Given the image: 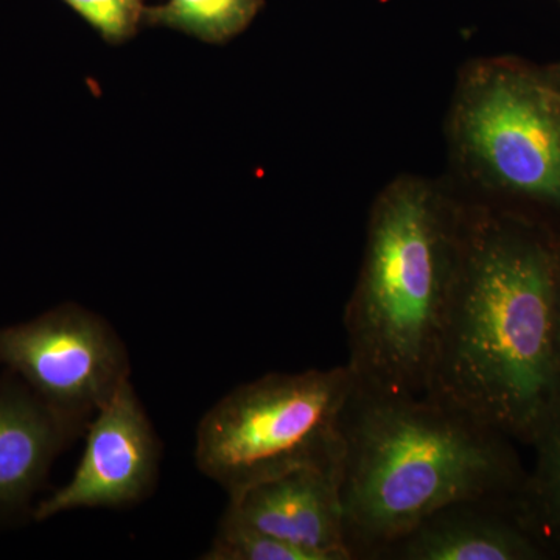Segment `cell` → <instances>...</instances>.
Returning <instances> with one entry per match:
<instances>
[{
    "instance_id": "8",
    "label": "cell",
    "mask_w": 560,
    "mask_h": 560,
    "mask_svg": "<svg viewBox=\"0 0 560 560\" xmlns=\"http://www.w3.org/2000/svg\"><path fill=\"white\" fill-rule=\"evenodd\" d=\"M315 560H353L346 541L341 467H307L230 499L228 511Z\"/></svg>"
},
{
    "instance_id": "12",
    "label": "cell",
    "mask_w": 560,
    "mask_h": 560,
    "mask_svg": "<svg viewBox=\"0 0 560 560\" xmlns=\"http://www.w3.org/2000/svg\"><path fill=\"white\" fill-rule=\"evenodd\" d=\"M261 7L264 0H167L162 5L145 7L143 20L208 43H224L245 31Z\"/></svg>"
},
{
    "instance_id": "17",
    "label": "cell",
    "mask_w": 560,
    "mask_h": 560,
    "mask_svg": "<svg viewBox=\"0 0 560 560\" xmlns=\"http://www.w3.org/2000/svg\"><path fill=\"white\" fill-rule=\"evenodd\" d=\"M558 2L560 3V0H558Z\"/></svg>"
},
{
    "instance_id": "4",
    "label": "cell",
    "mask_w": 560,
    "mask_h": 560,
    "mask_svg": "<svg viewBox=\"0 0 560 560\" xmlns=\"http://www.w3.org/2000/svg\"><path fill=\"white\" fill-rule=\"evenodd\" d=\"M451 180L470 205L560 223V86L512 58L460 70L447 117ZM558 234V232H556Z\"/></svg>"
},
{
    "instance_id": "14",
    "label": "cell",
    "mask_w": 560,
    "mask_h": 560,
    "mask_svg": "<svg viewBox=\"0 0 560 560\" xmlns=\"http://www.w3.org/2000/svg\"><path fill=\"white\" fill-rule=\"evenodd\" d=\"M90 22L108 43H121L135 35L143 20V0H65Z\"/></svg>"
},
{
    "instance_id": "5",
    "label": "cell",
    "mask_w": 560,
    "mask_h": 560,
    "mask_svg": "<svg viewBox=\"0 0 560 560\" xmlns=\"http://www.w3.org/2000/svg\"><path fill=\"white\" fill-rule=\"evenodd\" d=\"M355 386L348 364L238 386L198 425V469L234 499L290 471L341 467L342 416Z\"/></svg>"
},
{
    "instance_id": "13",
    "label": "cell",
    "mask_w": 560,
    "mask_h": 560,
    "mask_svg": "<svg viewBox=\"0 0 560 560\" xmlns=\"http://www.w3.org/2000/svg\"><path fill=\"white\" fill-rule=\"evenodd\" d=\"M206 560H315L287 541L253 528L230 512L223 515Z\"/></svg>"
},
{
    "instance_id": "10",
    "label": "cell",
    "mask_w": 560,
    "mask_h": 560,
    "mask_svg": "<svg viewBox=\"0 0 560 560\" xmlns=\"http://www.w3.org/2000/svg\"><path fill=\"white\" fill-rule=\"evenodd\" d=\"M83 430L16 375H0V514L31 503L54 460Z\"/></svg>"
},
{
    "instance_id": "16",
    "label": "cell",
    "mask_w": 560,
    "mask_h": 560,
    "mask_svg": "<svg viewBox=\"0 0 560 560\" xmlns=\"http://www.w3.org/2000/svg\"><path fill=\"white\" fill-rule=\"evenodd\" d=\"M551 79L556 81V83L560 86V65L556 66L555 69H552V72L550 73Z\"/></svg>"
},
{
    "instance_id": "7",
    "label": "cell",
    "mask_w": 560,
    "mask_h": 560,
    "mask_svg": "<svg viewBox=\"0 0 560 560\" xmlns=\"http://www.w3.org/2000/svg\"><path fill=\"white\" fill-rule=\"evenodd\" d=\"M86 430L75 474L40 501L36 521L69 511L130 506L156 488L161 445L131 382L95 412Z\"/></svg>"
},
{
    "instance_id": "3",
    "label": "cell",
    "mask_w": 560,
    "mask_h": 560,
    "mask_svg": "<svg viewBox=\"0 0 560 560\" xmlns=\"http://www.w3.org/2000/svg\"><path fill=\"white\" fill-rule=\"evenodd\" d=\"M451 180L404 175L375 198L345 311L348 366L360 388L423 396L466 234Z\"/></svg>"
},
{
    "instance_id": "1",
    "label": "cell",
    "mask_w": 560,
    "mask_h": 560,
    "mask_svg": "<svg viewBox=\"0 0 560 560\" xmlns=\"http://www.w3.org/2000/svg\"><path fill=\"white\" fill-rule=\"evenodd\" d=\"M559 272L556 232L467 202L458 271L427 394L530 445L560 400Z\"/></svg>"
},
{
    "instance_id": "6",
    "label": "cell",
    "mask_w": 560,
    "mask_h": 560,
    "mask_svg": "<svg viewBox=\"0 0 560 560\" xmlns=\"http://www.w3.org/2000/svg\"><path fill=\"white\" fill-rule=\"evenodd\" d=\"M0 366L83 429L131 372L127 348L108 320L77 304L0 329Z\"/></svg>"
},
{
    "instance_id": "15",
    "label": "cell",
    "mask_w": 560,
    "mask_h": 560,
    "mask_svg": "<svg viewBox=\"0 0 560 560\" xmlns=\"http://www.w3.org/2000/svg\"><path fill=\"white\" fill-rule=\"evenodd\" d=\"M555 353L556 361L560 372V272L558 280V291H556V305H555Z\"/></svg>"
},
{
    "instance_id": "11",
    "label": "cell",
    "mask_w": 560,
    "mask_h": 560,
    "mask_svg": "<svg viewBox=\"0 0 560 560\" xmlns=\"http://www.w3.org/2000/svg\"><path fill=\"white\" fill-rule=\"evenodd\" d=\"M530 447L536 460L526 474L515 510L556 559L560 558V400L541 423Z\"/></svg>"
},
{
    "instance_id": "2",
    "label": "cell",
    "mask_w": 560,
    "mask_h": 560,
    "mask_svg": "<svg viewBox=\"0 0 560 560\" xmlns=\"http://www.w3.org/2000/svg\"><path fill=\"white\" fill-rule=\"evenodd\" d=\"M341 499L353 560H378L431 514L459 503H517L511 438L436 397L353 389L342 416Z\"/></svg>"
},
{
    "instance_id": "9",
    "label": "cell",
    "mask_w": 560,
    "mask_h": 560,
    "mask_svg": "<svg viewBox=\"0 0 560 560\" xmlns=\"http://www.w3.org/2000/svg\"><path fill=\"white\" fill-rule=\"evenodd\" d=\"M515 503L459 501L390 545L378 560H550Z\"/></svg>"
}]
</instances>
